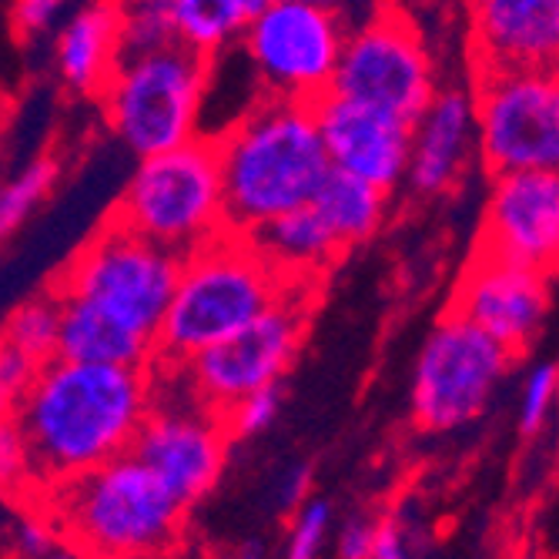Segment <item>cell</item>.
I'll use <instances>...</instances> for the list:
<instances>
[{
	"mask_svg": "<svg viewBox=\"0 0 559 559\" xmlns=\"http://www.w3.org/2000/svg\"><path fill=\"white\" fill-rule=\"evenodd\" d=\"M111 4L121 31V58L181 44L175 0H111Z\"/></svg>",
	"mask_w": 559,
	"mask_h": 559,
	"instance_id": "obj_25",
	"label": "cell"
},
{
	"mask_svg": "<svg viewBox=\"0 0 559 559\" xmlns=\"http://www.w3.org/2000/svg\"><path fill=\"white\" fill-rule=\"evenodd\" d=\"M476 118L489 175L559 171V68L479 78Z\"/></svg>",
	"mask_w": 559,
	"mask_h": 559,
	"instance_id": "obj_12",
	"label": "cell"
},
{
	"mask_svg": "<svg viewBox=\"0 0 559 559\" xmlns=\"http://www.w3.org/2000/svg\"><path fill=\"white\" fill-rule=\"evenodd\" d=\"M376 559H413L409 543H405V533L399 523H382L379 530V549Z\"/></svg>",
	"mask_w": 559,
	"mask_h": 559,
	"instance_id": "obj_36",
	"label": "cell"
},
{
	"mask_svg": "<svg viewBox=\"0 0 559 559\" xmlns=\"http://www.w3.org/2000/svg\"><path fill=\"white\" fill-rule=\"evenodd\" d=\"M312 205L325 218L338 245L352 248V245L369 241L379 231L385 218V191L348 171L332 168Z\"/></svg>",
	"mask_w": 559,
	"mask_h": 559,
	"instance_id": "obj_22",
	"label": "cell"
},
{
	"mask_svg": "<svg viewBox=\"0 0 559 559\" xmlns=\"http://www.w3.org/2000/svg\"><path fill=\"white\" fill-rule=\"evenodd\" d=\"M556 399H559V366L556 362L533 366L520 392V432L523 436H533L543 429Z\"/></svg>",
	"mask_w": 559,
	"mask_h": 559,
	"instance_id": "obj_27",
	"label": "cell"
},
{
	"mask_svg": "<svg viewBox=\"0 0 559 559\" xmlns=\"http://www.w3.org/2000/svg\"><path fill=\"white\" fill-rule=\"evenodd\" d=\"M469 4H476V0H469Z\"/></svg>",
	"mask_w": 559,
	"mask_h": 559,
	"instance_id": "obj_40",
	"label": "cell"
},
{
	"mask_svg": "<svg viewBox=\"0 0 559 559\" xmlns=\"http://www.w3.org/2000/svg\"><path fill=\"white\" fill-rule=\"evenodd\" d=\"M181 269L185 255L108 218L74 255L58 292L87 298L128 329L158 342Z\"/></svg>",
	"mask_w": 559,
	"mask_h": 559,
	"instance_id": "obj_7",
	"label": "cell"
},
{
	"mask_svg": "<svg viewBox=\"0 0 559 559\" xmlns=\"http://www.w3.org/2000/svg\"><path fill=\"white\" fill-rule=\"evenodd\" d=\"M278 409H282V392H278V385H269V389H259L248 399H241L225 416V426L235 439H251V436L272 429V423L278 419Z\"/></svg>",
	"mask_w": 559,
	"mask_h": 559,
	"instance_id": "obj_29",
	"label": "cell"
},
{
	"mask_svg": "<svg viewBox=\"0 0 559 559\" xmlns=\"http://www.w3.org/2000/svg\"><path fill=\"white\" fill-rule=\"evenodd\" d=\"M47 559H100V556L84 552V549H78V546H68V549H55Z\"/></svg>",
	"mask_w": 559,
	"mask_h": 559,
	"instance_id": "obj_38",
	"label": "cell"
},
{
	"mask_svg": "<svg viewBox=\"0 0 559 559\" xmlns=\"http://www.w3.org/2000/svg\"><path fill=\"white\" fill-rule=\"evenodd\" d=\"M58 526L50 523L47 513H17L14 526H11V543L17 549V556L24 559H47L58 546Z\"/></svg>",
	"mask_w": 559,
	"mask_h": 559,
	"instance_id": "obj_30",
	"label": "cell"
},
{
	"mask_svg": "<svg viewBox=\"0 0 559 559\" xmlns=\"http://www.w3.org/2000/svg\"><path fill=\"white\" fill-rule=\"evenodd\" d=\"M58 185V162L50 155H40L34 162H27L8 185L0 191V228L4 235L17 231L40 201H47V194Z\"/></svg>",
	"mask_w": 559,
	"mask_h": 559,
	"instance_id": "obj_26",
	"label": "cell"
},
{
	"mask_svg": "<svg viewBox=\"0 0 559 559\" xmlns=\"http://www.w3.org/2000/svg\"><path fill=\"white\" fill-rule=\"evenodd\" d=\"M309 483H312V469L305 466V463H295L282 473L278 486H275V502H278V510L285 513H298L305 502H309Z\"/></svg>",
	"mask_w": 559,
	"mask_h": 559,
	"instance_id": "obj_35",
	"label": "cell"
},
{
	"mask_svg": "<svg viewBox=\"0 0 559 559\" xmlns=\"http://www.w3.org/2000/svg\"><path fill=\"white\" fill-rule=\"evenodd\" d=\"M285 278L248 235L225 231L185 255V269L158 332V359L185 366L259 316L288 292Z\"/></svg>",
	"mask_w": 559,
	"mask_h": 559,
	"instance_id": "obj_4",
	"label": "cell"
},
{
	"mask_svg": "<svg viewBox=\"0 0 559 559\" xmlns=\"http://www.w3.org/2000/svg\"><path fill=\"white\" fill-rule=\"evenodd\" d=\"M111 218L178 255H191L225 235L228 198L218 141L194 138L162 155L141 158Z\"/></svg>",
	"mask_w": 559,
	"mask_h": 559,
	"instance_id": "obj_5",
	"label": "cell"
},
{
	"mask_svg": "<svg viewBox=\"0 0 559 559\" xmlns=\"http://www.w3.org/2000/svg\"><path fill=\"white\" fill-rule=\"evenodd\" d=\"M212 84V58L188 44H171L151 55L121 58L100 91L111 131L138 158L162 155L201 134Z\"/></svg>",
	"mask_w": 559,
	"mask_h": 559,
	"instance_id": "obj_6",
	"label": "cell"
},
{
	"mask_svg": "<svg viewBox=\"0 0 559 559\" xmlns=\"http://www.w3.org/2000/svg\"><path fill=\"white\" fill-rule=\"evenodd\" d=\"M61 295L58 292H47V295H34L27 301H21L17 309L8 316L4 325V342L21 348L31 359H37L40 366L55 362L58 359V348H61Z\"/></svg>",
	"mask_w": 559,
	"mask_h": 559,
	"instance_id": "obj_24",
	"label": "cell"
},
{
	"mask_svg": "<svg viewBox=\"0 0 559 559\" xmlns=\"http://www.w3.org/2000/svg\"><path fill=\"white\" fill-rule=\"evenodd\" d=\"M215 141L225 171L228 231L238 235L312 205L332 171L309 100L265 97Z\"/></svg>",
	"mask_w": 559,
	"mask_h": 559,
	"instance_id": "obj_2",
	"label": "cell"
},
{
	"mask_svg": "<svg viewBox=\"0 0 559 559\" xmlns=\"http://www.w3.org/2000/svg\"><path fill=\"white\" fill-rule=\"evenodd\" d=\"M329 530H332V510H329V502L325 499H309L295 513L285 556L288 559H319L322 549H325Z\"/></svg>",
	"mask_w": 559,
	"mask_h": 559,
	"instance_id": "obj_28",
	"label": "cell"
},
{
	"mask_svg": "<svg viewBox=\"0 0 559 559\" xmlns=\"http://www.w3.org/2000/svg\"><path fill=\"white\" fill-rule=\"evenodd\" d=\"M316 118L329 162L338 171L362 178L385 194L409 178L413 162V124L362 100L329 91L316 100Z\"/></svg>",
	"mask_w": 559,
	"mask_h": 559,
	"instance_id": "obj_16",
	"label": "cell"
},
{
	"mask_svg": "<svg viewBox=\"0 0 559 559\" xmlns=\"http://www.w3.org/2000/svg\"><path fill=\"white\" fill-rule=\"evenodd\" d=\"M248 238L292 282H298V278L316 282V272L332 265L345 251L338 245V238L332 235V228L325 225V218L316 212V205L295 209V212L255 228Z\"/></svg>",
	"mask_w": 559,
	"mask_h": 559,
	"instance_id": "obj_21",
	"label": "cell"
},
{
	"mask_svg": "<svg viewBox=\"0 0 559 559\" xmlns=\"http://www.w3.org/2000/svg\"><path fill=\"white\" fill-rule=\"evenodd\" d=\"M37 372H40L37 359H31V355H24L21 348L4 342V352H0V392H4L8 409L24 399V392L34 385Z\"/></svg>",
	"mask_w": 559,
	"mask_h": 559,
	"instance_id": "obj_31",
	"label": "cell"
},
{
	"mask_svg": "<svg viewBox=\"0 0 559 559\" xmlns=\"http://www.w3.org/2000/svg\"><path fill=\"white\" fill-rule=\"evenodd\" d=\"M479 248L543 275L559 269V171L492 175Z\"/></svg>",
	"mask_w": 559,
	"mask_h": 559,
	"instance_id": "obj_14",
	"label": "cell"
},
{
	"mask_svg": "<svg viewBox=\"0 0 559 559\" xmlns=\"http://www.w3.org/2000/svg\"><path fill=\"white\" fill-rule=\"evenodd\" d=\"M121 61V31L111 0L78 8L58 31L55 64L78 94H100Z\"/></svg>",
	"mask_w": 559,
	"mask_h": 559,
	"instance_id": "obj_19",
	"label": "cell"
},
{
	"mask_svg": "<svg viewBox=\"0 0 559 559\" xmlns=\"http://www.w3.org/2000/svg\"><path fill=\"white\" fill-rule=\"evenodd\" d=\"M40 502L61 536L100 559H141L171 549L188 510L134 452L40 492Z\"/></svg>",
	"mask_w": 559,
	"mask_h": 559,
	"instance_id": "obj_3",
	"label": "cell"
},
{
	"mask_svg": "<svg viewBox=\"0 0 559 559\" xmlns=\"http://www.w3.org/2000/svg\"><path fill=\"white\" fill-rule=\"evenodd\" d=\"M379 530H382V523H372V520H362V516L348 520L342 526V536H338V556L342 559H376Z\"/></svg>",
	"mask_w": 559,
	"mask_h": 559,
	"instance_id": "obj_34",
	"label": "cell"
},
{
	"mask_svg": "<svg viewBox=\"0 0 559 559\" xmlns=\"http://www.w3.org/2000/svg\"><path fill=\"white\" fill-rule=\"evenodd\" d=\"M312 278H298L272 305L265 316L235 332L231 338L198 352L191 362L178 366L188 389L215 409L228 416L251 392L278 385V376L292 366L305 319L312 309Z\"/></svg>",
	"mask_w": 559,
	"mask_h": 559,
	"instance_id": "obj_9",
	"label": "cell"
},
{
	"mask_svg": "<svg viewBox=\"0 0 559 559\" xmlns=\"http://www.w3.org/2000/svg\"><path fill=\"white\" fill-rule=\"evenodd\" d=\"M473 151H479L476 94L463 87L439 91L413 124V162L405 185L423 198L445 194L469 168Z\"/></svg>",
	"mask_w": 559,
	"mask_h": 559,
	"instance_id": "obj_18",
	"label": "cell"
},
{
	"mask_svg": "<svg viewBox=\"0 0 559 559\" xmlns=\"http://www.w3.org/2000/svg\"><path fill=\"white\" fill-rule=\"evenodd\" d=\"M0 476H4L8 489H14V486L27 489V449L11 419L4 423V429H0Z\"/></svg>",
	"mask_w": 559,
	"mask_h": 559,
	"instance_id": "obj_33",
	"label": "cell"
},
{
	"mask_svg": "<svg viewBox=\"0 0 559 559\" xmlns=\"http://www.w3.org/2000/svg\"><path fill=\"white\" fill-rule=\"evenodd\" d=\"M473 44L479 78L559 68V0H476Z\"/></svg>",
	"mask_w": 559,
	"mask_h": 559,
	"instance_id": "obj_17",
	"label": "cell"
},
{
	"mask_svg": "<svg viewBox=\"0 0 559 559\" xmlns=\"http://www.w3.org/2000/svg\"><path fill=\"white\" fill-rule=\"evenodd\" d=\"M225 416L205 402H162L151 409L131 452L185 506L205 496L225 463Z\"/></svg>",
	"mask_w": 559,
	"mask_h": 559,
	"instance_id": "obj_13",
	"label": "cell"
},
{
	"mask_svg": "<svg viewBox=\"0 0 559 559\" xmlns=\"http://www.w3.org/2000/svg\"><path fill=\"white\" fill-rule=\"evenodd\" d=\"M175 14L181 44L205 58H218L245 37L255 17V4L251 0H175Z\"/></svg>",
	"mask_w": 559,
	"mask_h": 559,
	"instance_id": "obj_23",
	"label": "cell"
},
{
	"mask_svg": "<svg viewBox=\"0 0 559 559\" xmlns=\"http://www.w3.org/2000/svg\"><path fill=\"white\" fill-rule=\"evenodd\" d=\"M238 559H265V546L251 539V543H245V546L238 549Z\"/></svg>",
	"mask_w": 559,
	"mask_h": 559,
	"instance_id": "obj_39",
	"label": "cell"
},
{
	"mask_svg": "<svg viewBox=\"0 0 559 559\" xmlns=\"http://www.w3.org/2000/svg\"><path fill=\"white\" fill-rule=\"evenodd\" d=\"M155 409L147 369L55 359L8 409L27 449V489L47 492L131 452Z\"/></svg>",
	"mask_w": 559,
	"mask_h": 559,
	"instance_id": "obj_1",
	"label": "cell"
},
{
	"mask_svg": "<svg viewBox=\"0 0 559 559\" xmlns=\"http://www.w3.org/2000/svg\"><path fill=\"white\" fill-rule=\"evenodd\" d=\"M332 91L409 124L426 115L439 94L432 58L419 31L389 8L348 27Z\"/></svg>",
	"mask_w": 559,
	"mask_h": 559,
	"instance_id": "obj_11",
	"label": "cell"
},
{
	"mask_svg": "<svg viewBox=\"0 0 559 559\" xmlns=\"http://www.w3.org/2000/svg\"><path fill=\"white\" fill-rule=\"evenodd\" d=\"M345 40L348 21L338 11L298 0H269L251 17L241 47L272 97L316 105L335 84Z\"/></svg>",
	"mask_w": 559,
	"mask_h": 559,
	"instance_id": "obj_10",
	"label": "cell"
},
{
	"mask_svg": "<svg viewBox=\"0 0 559 559\" xmlns=\"http://www.w3.org/2000/svg\"><path fill=\"white\" fill-rule=\"evenodd\" d=\"M513 348H506L460 312H449L423 342L413 369V416L429 432L476 423L510 376Z\"/></svg>",
	"mask_w": 559,
	"mask_h": 559,
	"instance_id": "obj_8",
	"label": "cell"
},
{
	"mask_svg": "<svg viewBox=\"0 0 559 559\" xmlns=\"http://www.w3.org/2000/svg\"><path fill=\"white\" fill-rule=\"evenodd\" d=\"M64 14V0H14V24L17 34L37 37L47 34L50 27H58Z\"/></svg>",
	"mask_w": 559,
	"mask_h": 559,
	"instance_id": "obj_32",
	"label": "cell"
},
{
	"mask_svg": "<svg viewBox=\"0 0 559 559\" xmlns=\"http://www.w3.org/2000/svg\"><path fill=\"white\" fill-rule=\"evenodd\" d=\"M61 295V292H58ZM61 348L58 359L87 362V366H134L144 369L151 359H158V342L147 338L94 301L78 295H61Z\"/></svg>",
	"mask_w": 559,
	"mask_h": 559,
	"instance_id": "obj_20",
	"label": "cell"
},
{
	"mask_svg": "<svg viewBox=\"0 0 559 559\" xmlns=\"http://www.w3.org/2000/svg\"><path fill=\"white\" fill-rule=\"evenodd\" d=\"M298 4H316V8H329V11H338L345 21H348V11L359 4V0H298Z\"/></svg>",
	"mask_w": 559,
	"mask_h": 559,
	"instance_id": "obj_37",
	"label": "cell"
},
{
	"mask_svg": "<svg viewBox=\"0 0 559 559\" xmlns=\"http://www.w3.org/2000/svg\"><path fill=\"white\" fill-rule=\"evenodd\" d=\"M546 309V275L530 265L492 255L486 248H476V259L463 272L452 301V312H460L516 355L536 338Z\"/></svg>",
	"mask_w": 559,
	"mask_h": 559,
	"instance_id": "obj_15",
	"label": "cell"
}]
</instances>
